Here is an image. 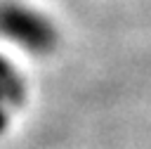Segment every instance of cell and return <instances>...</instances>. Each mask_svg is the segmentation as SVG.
I'll return each instance as SVG.
<instances>
[{"label":"cell","instance_id":"1","mask_svg":"<svg viewBox=\"0 0 151 149\" xmlns=\"http://www.w3.org/2000/svg\"><path fill=\"white\" fill-rule=\"evenodd\" d=\"M0 38L26 50L28 54H47L57 45V26L54 21L24 2L7 0L0 5Z\"/></svg>","mask_w":151,"mask_h":149},{"label":"cell","instance_id":"2","mask_svg":"<svg viewBox=\"0 0 151 149\" xmlns=\"http://www.w3.org/2000/svg\"><path fill=\"white\" fill-rule=\"evenodd\" d=\"M24 99H26V83L19 69H14L9 59L0 57V132L7 128L9 116L24 104Z\"/></svg>","mask_w":151,"mask_h":149}]
</instances>
